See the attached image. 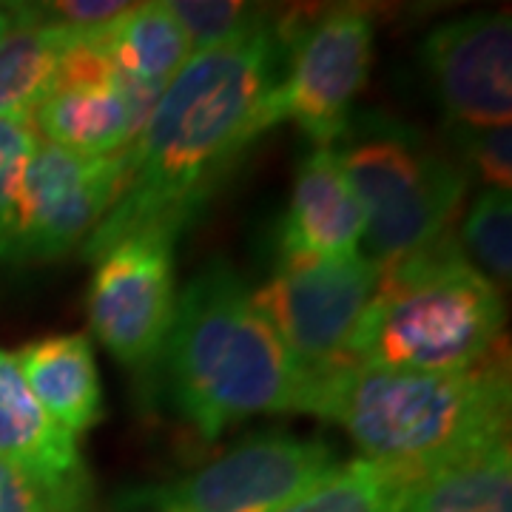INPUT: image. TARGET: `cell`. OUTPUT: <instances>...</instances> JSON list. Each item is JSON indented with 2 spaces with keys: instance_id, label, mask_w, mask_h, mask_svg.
<instances>
[{
  "instance_id": "obj_1",
  "label": "cell",
  "mask_w": 512,
  "mask_h": 512,
  "mask_svg": "<svg viewBox=\"0 0 512 512\" xmlns=\"http://www.w3.org/2000/svg\"><path fill=\"white\" fill-rule=\"evenodd\" d=\"M279 57L282 37L271 18L188 57L134 137L126 188L80 245L83 259L94 262L111 245L143 231L180 237L197 220L251 148L248 123L276 80Z\"/></svg>"
},
{
  "instance_id": "obj_2",
  "label": "cell",
  "mask_w": 512,
  "mask_h": 512,
  "mask_svg": "<svg viewBox=\"0 0 512 512\" xmlns=\"http://www.w3.org/2000/svg\"><path fill=\"white\" fill-rule=\"evenodd\" d=\"M510 350L458 373L339 365L311 373L302 410L339 424L376 464L421 478L510 439Z\"/></svg>"
},
{
  "instance_id": "obj_3",
  "label": "cell",
  "mask_w": 512,
  "mask_h": 512,
  "mask_svg": "<svg viewBox=\"0 0 512 512\" xmlns=\"http://www.w3.org/2000/svg\"><path fill=\"white\" fill-rule=\"evenodd\" d=\"M160 365L171 402L205 441L251 416L299 413L308 390V373L225 259H211L185 282Z\"/></svg>"
},
{
  "instance_id": "obj_4",
  "label": "cell",
  "mask_w": 512,
  "mask_h": 512,
  "mask_svg": "<svg viewBox=\"0 0 512 512\" xmlns=\"http://www.w3.org/2000/svg\"><path fill=\"white\" fill-rule=\"evenodd\" d=\"M501 293L453 234L382 265L356 330L350 365L458 373L484 362L504 336Z\"/></svg>"
},
{
  "instance_id": "obj_5",
  "label": "cell",
  "mask_w": 512,
  "mask_h": 512,
  "mask_svg": "<svg viewBox=\"0 0 512 512\" xmlns=\"http://www.w3.org/2000/svg\"><path fill=\"white\" fill-rule=\"evenodd\" d=\"M282 57L271 89L259 97L248 140L282 123H296L313 146H333L350 128L356 97L373 63V18L359 6H336L311 18L279 23Z\"/></svg>"
},
{
  "instance_id": "obj_6",
  "label": "cell",
  "mask_w": 512,
  "mask_h": 512,
  "mask_svg": "<svg viewBox=\"0 0 512 512\" xmlns=\"http://www.w3.org/2000/svg\"><path fill=\"white\" fill-rule=\"evenodd\" d=\"M339 154L365 217V256L376 265L450 234L467 177L444 154L399 128L362 137Z\"/></svg>"
},
{
  "instance_id": "obj_7",
  "label": "cell",
  "mask_w": 512,
  "mask_h": 512,
  "mask_svg": "<svg viewBox=\"0 0 512 512\" xmlns=\"http://www.w3.org/2000/svg\"><path fill=\"white\" fill-rule=\"evenodd\" d=\"M128 174L131 146L106 157H83L37 143L0 228V262H55L80 248L123 194Z\"/></svg>"
},
{
  "instance_id": "obj_8",
  "label": "cell",
  "mask_w": 512,
  "mask_h": 512,
  "mask_svg": "<svg viewBox=\"0 0 512 512\" xmlns=\"http://www.w3.org/2000/svg\"><path fill=\"white\" fill-rule=\"evenodd\" d=\"M339 464L328 441L256 433L220 458L123 495V512H279Z\"/></svg>"
},
{
  "instance_id": "obj_9",
  "label": "cell",
  "mask_w": 512,
  "mask_h": 512,
  "mask_svg": "<svg viewBox=\"0 0 512 512\" xmlns=\"http://www.w3.org/2000/svg\"><path fill=\"white\" fill-rule=\"evenodd\" d=\"M382 265L370 256L345 259L279 256L254 302L291 359L308 376L350 365V348Z\"/></svg>"
},
{
  "instance_id": "obj_10",
  "label": "cell",
  "mask_w": 512,
  "mask_h": 512,
  "mask_svg": "<svg viewBox=\"0 0 512 512\" xmlns=\"http://www.w3.org/2000/svg\"><path fill=\"white\" fill-rule=\"evenodd\" d=\"M177 234L143 231L94 259L89 282L92 333L128 370L160 367L177 313Z\"/></svg>"
},
{
  "instance_id": "obj_11",
  "label": "cell",
  "mask_w": 512,
  "mask_h": 512,
  "mask_svg": "<svg viewBox=\"0 0 512 512\" xmlns=\"http://www.w3.org/2000/svg\"><path fill=\"white\" fill-rule=\"evenodd\" d=\"M421 63L450 126H510V12H476L441 23L421 46Z\"/></svg>"
},
{
  "instance_id": "obj_12",
  "label": "cell",
  "mask_w": 512,
  "mask_h": 512,
  "mask_svg": "<svg viewBox=\"0 0 512 512\" xmlns=\"http://www.w3.org/2000/svg\"><path fill=\"white\" fill-rule=\"evenodd\" d=\"M362 239L365 217L342 154L333 146H313L296 168L291 202L276 231L279 256L345 259L362 254Z\"/></svg>"
},
{
  "instance_id": "obj_13",
  "label": "cell",
  "mask_w": 512,
  "mask_h": 512,
  "mask_svg": "<svg viewBox=\"0 0 512 512\" xmlns=\"http://www.w3.org/2000/svg\"><path fill=\"white\" fill-rule=\"evenodd\" d=\"M0 461L46 487L92 504V473L80 444L46 416L9 350L0 348Z\"/></svg>"
},
{
  "instance_id": "obj_14",
  "label": "cell",
  "mask_w": 512,
  "mask_h": 512,
  "mask_svg": "<svg viewBox=\"0 0 512 512\" xmlns=\"http://www.w3.org/2000/svg\"><path fill=\"white\" fill-rule=\"evenodd\" d=\"M23 379L46 416L80 439L103 419V384L86 333H52L15 353Z\"/></svg>"
},
{
  "instance_id": "obj_15",
  "label": "cell",
  "mask_w": 512,
  "mask_h": 512,
  "mask_svg": "<svg viewBox=\"0 0 512 512\" xmlns=\"http://www.w3.org/2000/svg\"><path fill=\"white\" fill-rule=\"evenodd\" d=\"M123 86L165 92L191 57L183 26L165 3H128L123 15L92 29Z\"/></svg>"
},
{
  "instance_id": "obj_16",
  "label": "cell",
  "mask_w": 512,
  "mask_h": 512,
  "mask_svg": "<svg viewBox=\"0 0 512 512\" xmlns=\"http://www.w3.org/2000/svg\"><path fill=\"white\" fill-rule=\"evenodd\" d=\"M46 143L83 157L117 154L134 143V126L120 83L63 86L49 94L32 117Z\"/></svg>"
},
{
  "instance_id": "obj_17",
  "label": "cell",
  "mask_w": 512,
  "mask_h": 512,
  "mask_svg": "<svg viewBox=\"0 0 512 512\" xmlns=\"http://www.w3.org/2000/svg\"><path fill=\"white\" fill-rule=\"evenodd\" d=\"M18 20L0 40V120L32 123L40 103L55 92L69 29L40 23L26 3H15Z\"/></svg>"
},
{
  "instance_id": "obj_18",
  "label": "cell",
  "mask_w": 512,
  "mask_h": 512,
  "mask_svg": "<svg viewBox=\"0 0 512 512\" xmlns=\"http://www.w3.org/2000/svg\"><path fill=\"white\" fill-rule=\"evenodd\" d=\"M407 512H512L510 439L421 476Z\"/></svg>"
},
{
  "instance_id": "obj_19",
  "label": "cell",
  "mask_w": 512,
  "mask_h": 512,
  "mask_svg": "<svg viewBox=\"0 0 512 512\" xmlns=\"http://www.w3.org/2000/svg\"><path fill=\"white\" fill-rule=\"evenodd\" d=\"M416 481L419 478L370 458H353L336 464L328 476L279 512H407Z\"/></svg>"
},
{
  "instance_id": "obj_20",
  "label": "cell",
  "mask_w": 512,
  "mask_h": 512,
  "mask_svg": "<svg viewBox=\"0 0 512 512\" xmlns=\"http://www.w3.org/2000/svg\"><path fill=\"white\" fill-rule=\"evenodd\" d=\"M461 251L481 274L498 285L512 279V200L510 191L484 188L478 194L464 225H461Z\"/></svg>"
},
{
  "instance_id": "obj_21",
  "label": "cell",
  "mask_w": 512,
  "mask_h": 512,
  "mask_svg": "<svg viewBox=\"0 0 512 512\" xmlns=\"http://www.w3.org/2000/svg\"><path fill=\"white\" fill-rule=\"evenodd\" d=\"M165 9L183 26L191 43V55L222 46L234 37L245 35L256 23L268 18L248 3L237 0H171Z\"/></svg>"
},
{
  "instance_id": "obj_22",
  "label": "cell",
  "mask_w": 512,
  "mask_h": 512,
  "mask_svg": "<svg viewBox=\"0 0 512 512\" xmlns=\"http://www.w3.org/2000/svg\"><path fill=\"white\" fill-rule=\"evenodd\" d=\"M453 143L467 165L487 188L510 191L512 185V128L510 126H450Z\"/></svg>"
},
{
  "instance_id": "obj_23",
  "label": "cell",
  "mask_w": 512,
  "mask_h": 512,
  "mask_svg": "<svg viewBox=\"0 0 512 512\" xmlns=\"http://www.w3.org/2000/svg\"><path fill=\"white\" fill-rule=\"evenodd\" d=\"M0 512H92V504H80L15 464L0 461Z\"/></svg>"
},
{
  "instance_id": "obj_24",
  "label": "cell",
  "mask_w": 512,
  "mask_h": 512,
  "mask_svg": "<svg viewBox=\"0 0 512 512\" xmlns=\"http://www.w3.org/2000/svg\"><path fill=\"white\" fill-rule=\"evenodd\" d=\"M37 131L32 123L0 120V228L18 197L23 171L37 148Z\"/></svg>"
}]
</instances>
